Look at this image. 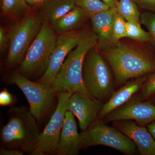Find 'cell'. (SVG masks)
Wrapping results in <instances>:
<instances>
[{
    "instance_id": "obj_1",
    "label": "cell",
    "mask_w": 155,
    "mask_h": 155,
    "mask_svg": "<svg viewBox=\"0 0 155 155\" xmlns=\"http://www.w3.org/2000/svg\"><path fill=\"white\" fill-rule=\"evenodd\" d=\"M102 50L103 55L113 70L117 85L155 70V61L150 56L119 41Z\"/></svg>"
},
{
    "instance_id": "obj_2",
    "label": "cell",
    "mask_w": 155,
    "mask_h": 155,
    "mask_svg": "<svg viewBox=\"0 0 155 155\" xmlns=\"http://www.w3.org/2000/svg\"><path fill=\"white\" fill-rule=\"evenodd\" d=\"M97 44V37L93 31L79 32L77 45L68 54L53 84L57 93H88L82 79L84 61L87 53Z\"/></svg>"
},
{
    "instance_id": "obj_3",
    "label": "cell",
    "mask_w": 155,
    "mask_h": 155,
    "mask_svg": "<svg viewBox=\"0 0 155 155\" xmlns=\"http://www.w3.org/2000/svg\"><path fill=\"white\" fill-rule=\"evenodd\" d=\"M8 120L1 130V143L5 148L21 150L30 154L35 149L39 135L36 119L24 106L13 107Z\"/></svg>"
},
{
    "instance_id": "obj_4",
    "label": "cell",
    "mask_w": 155,
    "mask_h": 155,
    "mask_svg": "<svg viewBox=\"0 0 155 155\" xmlns=\"http://www.w3.org/2000/svg\"><path fill=\"white\" fill-rule=\"evenodd\" d=\"M96 46L88 51L84 61L82 79L91 95L97 99H105L114 92L115 81L109 63Z\"/></svg>"
},
{
    "instance_id": "obj_5",
    "label": "cell",
    "mask_w": 155,
    "mask_h": 155,
    "mask_svg": "<svg viewBox=\"0 0 155 155\" xmlns=\"http://www.w3.org/2000/svg\"><path fill=\"white\" fill-rule=\"evenodd\" d=\"M42 22L39 32L19 67V73L28 78L42 73L44 74L58 39L55 31L50 23L45 20Z\"/></svg>"
},
{
    "instance_id": "obj_6",
    "label": "cell",
    "mask_w": 155,
    "mask_h": 155,
    "mask_svg": "<svg viewBox=\"0 0 155 155\" xmlns=\"http://www.w3.org/2000/svg\"><path fill=\"white\" fill-rule=\"evenodd\" d=\"M41 18L28 14L14 24L8 34V52L7 63L9 67L20 64L27 51L41 28Z\"/></svg>"
},
{
    "instance_id": "obj_7",
    "label": "cell",
    "mask_w": 155,
    "mask_h": 155,
    "mask_svg": "<svg viewBox=\"0 0 155 155\" xmlns=\"http://www.w3.org/2000/svg\"><path fill=\"white\" fill-rule=\"evenodd\" d=\"M9 81L22 91L28 101L31 114L37 121H41L49 111L57 94L53 85L34 82L19 72L11 74Z\"/></svg>"
},
{
    "instance_id": "obj_8",
    "label": "cell",
    "mask_w": 155,
    "mask_h": 155,
    "mask_svg": "<svg viewBox=\"0 0 155 155\" xmlns=\"http://www.w3.org/2000/svg\"><path fill=\"white\" fill-rule=\"evenodd\" d=\"M79 143L81 149L105 146L128 154L135 153L136 150L134 143L120 130L99 122L93 124L80 134Z\"/></svg>"
},
{
    "instance_id": "obj_9",
    "label": "cell",
    "mask_w": 155,
    "mask_h": 155,
    "mask_svg": "<svg viewBox=\"0 0 155 155\" xmlns=\"http://www.w3.org/2000/svg\"><path fill=\"white\" fill-rule=\"evenodd\" d=\"M72 94L68 93H57L58 103L55 110L42 132L40 133L36 147L30 155L56 153L65 114L67 110V101Z\"/></svg>"
},
{
    "instance_id": "obj_10",
    "label": "cell",
    "mask_w": 155,
    "mask_h": 155,
    "mask_svg": "<svg viewBox=\"0 0 155 155\" xmlns=\"http://www.w3.org/2000/svg\"><path fill=\"white\" fill-rule=\"evenodd\" d=\"M79 32L75 30L60 34L50 58L47 69L39 82L53 85L69 53L77 45Z\"/></svg>"
},
{
    "instance_id": "obj_11",
    "label": "cell",
    "mask_w": 155,
    "mask_h": 155,
    "mask_svg": "<svg viewBox=\"0 0 155 155\" xmlns=\"http://www.w3.org/2000/svg\"><path fill=\"white\" fill-rule=\"evenodd\" d=\"M103 106L101 101L88 93L75 92L68 100L67 110L77 117L79 127L83 131L93 124Z\"/></svg>"
},
{
    "instance_id": "obj_12",
    "label": "cell",
    "mask_w": 155,
    "mask_h": 155,
    "mask_svg": "<svg viewBox=\"0 0 155 155\" xmlns=\"http://www.w3.org/2000/svg\"><path fill=\"white\" fill-rule=\"evenodd\" d=\"M104 119L106 122L134 120L139 125H147L155 121V105L134 98L108 114Z\"/></svg>"
},
{
    "instance_id": "obj_13",
    "label": "cell",
    "mask_w": 155,
    "mask_h": 155,
    "mask_svg": "<svg viewBox=\"0 0 155 155\" xmlns=\"http://www.w3.org/2000/svg\"><path fill=\"white\" fill-rule=\"evenodd\" d=\"M113 122L114 127L134 143L141 155H155V140L145 127L127 120Z\"/></svg>"
},
{
    "instance_id": "obj_14",
    "label": "cell",
    "mask_w": 155,
    "mask_h": 155,
    "mask_svg": "<svg viewBox=\"0 0 155 155\" xmlns=\"http://www.w3.org/2000/svg\"><path fill=\"white\" fill-rule=\"evenodd\" d=\"M74 116L71 111H66L56 152L58 155H77L81 149L80 134L78 131Z\"/></svg>"
},
{
    "instance_id": "obj_15",
    "label": "cell",
    "mask_w": 155,
    "mask_h": 155,
    "mask_svg": "<svg viewBox=\"0 0 155 155\" xmlns=\"http://www.w3.org/2000/svg\"><path fill=\"white\" fill-rule=\"evenodd\" d=\"M117 13L116 8H110L90 17L93 31L97 37V46L103 49L114 44L113 26Z\"/></svg>"
},
{
    "instance_id": "obj_16",
    "label": "cell",
    "mask_w": 155,
    "mask_h": 155,
    "mask_svg": "<svg viewBox=\"0 0 155 155\" xmlns=\"http://www.w3.org/2000/svg\"><path fill=\"white\" fill-rule=\"evenodd\" d=\"M146 81L145 77L138 78L126 84L117 91H114L109 101L103 106L98 116L100 119H103L108 114L125 104L143 87Z\"/></svg>"
},
{
    "instance_id": "obj_17",
    "label": "cell",
    "mask_w": 155,
    "mask_h": 155,
    "mask_svg": "<svg viewBox=\"0 0 155 155\" xmlns=\"http://www.w3.org/2000/svg\"><path fill=\"white\" fill-rule=\"evenodd\" d=\"M76 6L75 0H49L41 6V18L53 25Z\"/></svg>"
},
{
    "instance_id": "obj_18",
    "label": "cell",
    "mask_w": 155,
    "mask_h": 155,
    "mask_svg": "<svg viewBox=\"0 0 155 155\" xmlns=\"http://www.w3.org/2000/svg\"><path fill=\"white\" fill-rule=\"evenodd\" d=\"M90 18L88 14L80 7L76 6L71 11L58 19L53 25L57 33L61 34L75 30Z\"/></svg>"
},
{
    "instance_id": "obj_19",
    "label": "cell",
    "mask_w": 155,
    "mask_h": 155,
    "mask_svg": "<svg viewBox=\"0 0 155 155\" xmlns=\"http://www.w3.org/2000/svg\"><path fill=\"white\" fill-rule=\"evenodd\" d=\"M1 3L3 13L14 18L23 17L30 9L25 0H1Z\"/></svg>"
},
{
    "instance_id": "obj_20",
    "label": "cell",
    "mask_w": 155,
    "mask_h": 155,
    "mask_svg": "<svg viewBox=\"0 0 155 155\" xmlns=\"http://www.w3.org/2000/svg\"><path fill=\"white\" fill-rule=\"evenodd\" d=\"M117 12L127 22L140 23V14L133 0H119L116 6Z\"/></svg>"
},
{
    "instance_id": "obj_21",
    "label": "cell",
    "mask_w": 155,
    "mask_h": 155,
    "mask_svg": "<svg viewBox=\"0 0 155 155\" xmlns=\"http://www.w3.org/2000/svg\"><path fill=\"white\" fill-rule=\"evenodd\" d=\"M76 6L80 7L90 17L110 8L101 0H75Z\"/></svg>"
},
{
    "instance_id": "obj_22",
    "label": "cell",
    "mask_w": 155,
    "mask_h": 155,
    "mask_svg": "<svg viewBox=\"0 0 155 155\" xmlns=\"http://www.w3.org/2000/svg\"><path fill=\"white\" fill-rule=\"evenodd\" d=\"M126 37L142 42L151 41L150 33L141 28L140 23L135 22L126 21Z\"/></svg>"
},
{
    "instance_id": "obj_23",
    "label": "cell",
    "mask_w": 155,
    "mask_h": 155,
    "mask_svg": "<svg viewBox=\"0 0 155 155\" xmlns=\"http://www.w3.org/2000/svg\"><path fill=\"white\" fill-rule=\"evenodd\" d=\"M125 37H126V21L117 12L115 16L113 26L114 42L116 43L121 39Z\"/></svg>"
},
{
    "instance_id": "obj_24",
    "label": "cell",
    "mask_w": 155,
    "mask_h": 155,
    "mask_svg": "<svg viewBox=\"0 0 155 155\" xmlns=\"http://www.w3.org/2000/svg\"><path fill=\"white\" fill-rule=\"evenodd\" d=\"M140 23L145 26L151 38V41L155 45V14L145 12L140 15Z\"/></svg>"
},
{
    "instance_id": "obj_25",
    "label": "cell",
    "mask_w": 155,
    "mask_h": 155,
    "mask_svg": "<svg viewBox=\"0 0 155 155\" xmlns=\"http://www.w3.org/2000/svg\"><path fill=\"white\" fill-rule=\"evenodd\" d=\"M155 93V72L150 75L145 82L142 90L141 97L146 99Z\"/></svg>"
},
{
    "instance_id": "obj_26",
    "label": "cell",
    "mask_w": 155,
    "mask_h": 155,
    "mask_svg": "<svg viewBox=\"0 0 155 155\" xmlns=\"http://www.w3.org/2000/svg\"><path fill=\"white\" fill-rule=\"evenodd\" d=\"M16 102V97L10 93L7 88L3 89L0 92V105L9 106Z\"/></svg>"
},
{
    "instance_id": "obj_27",
    "label": "cell",
    "mask_w": 155,
    "mask_h": 155,
    "mask_svg": "<svg viewBox=\"0 0 155 155\" xmlns=\"http://www.w3.org/2000/svg\"><path fill=\"white\" fill-rule=\"evenodd\" d=\"M9 47V39L8 34L2 27L0 28V50L3 52Z\"/></svg>"
},
{
    "instance_id": "obj_28",
    "label": "cell",
    "mask_w": 155,
    "mask_h": 155,
    "mask_svg": "<svg viewBox=\"0 0 155 155\" xmlns=\"http://www.w3.org/2000/svg\"><path fill=\"white\" fill-rule=\"evenodd\" d=\"M143 8L155 11V0H133Z\"/></svg>"
},
{
    "instance_id": "obj_29",
    "label": "cell",
    "mask_w": 155,
    "mask_h": 155,
    "mask_svg": "<svg viewBox=\"0 0 155 155\" xmlns=\"http://www.w3.org/2000/svg\"><path fill=\"white\" fill-rule=\"evenodd\" d=\"M24 152L16 149L2 148L0 150L1 155H23Z\"/></svg>"
},
{
    "instance_id": "obj_30",
    "label": "cell",
    "mask_w": 155,
    "mask_h": 155,
    "mask_svg": "<svg viewBox=\"0 0 155 155\" xmlns=\"http://www.w3.org/2000/svg\"><path fill=\"white\" fill-rule=\"evenodd\" d=\"M28 4L31 5L41 6L49 0H25Z\"/></svg>"
},
{
    "instance_id": "obj_31",
    "label": "cell",
    "mask_w": 155,
    "mask_h": 155,
    "mask_svg": "<svg viewBox=\"0 0 155 155\" xmlns=\"http://www.w3.org/2000/svg\"><path fill=\"white\" fill-rule=\"evenodd\" d=\"M148 130L155 140V121L147 125Z\"/></svg>"
},
{
    "instance_id": "obj_32",
    "label": "cell",
    "mask_w": 155,
    "mask_h": 155,
    "mask_svg": "<svg viewBox=\"0 0 155 155\" xmlns=\"http://www.w3.org/2000/svg\"><path fill=\"white\" fill-rule=\"evenodd\" d=\"M103 2L109 6L110 8H116L118 1L117 0H101Z\"/></svg>"
}]
</instances>
